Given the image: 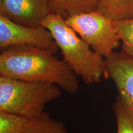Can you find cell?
I'll list each match as a JSON object with an SVG mask.
<instances>
[{
	"instance_id": "6da1fadb",
	"label": "cell",
	"mask_w": 133,
	"mask_h": 133,
	"mask_svg": "<svg viewBox=\"0 0 133 133\" xmlns=\"http://www.w3.org/2000/svg\"><path fill=\"white\" fill-rule=\"evenodd\" d=\"M36 46H13L1 51L0 76L31 82H49L70 94L79 89L78 76L64 59Z\"/></svg>"
},
{
	"instance_id": "7a4b0ae2",
	"label": "cell",
	"mask_w": 133,
	"mask_h": 133,
	"mask_svg": "<svg viewBox=\"0 0 133 133\" xmlns=\"http://www.w3.org/2000/svg\"><path fill=\"white\" fill-rule=\"evenodd\" d=\"M42 25L49 30L64 60L86 84L101 82L105 72V61L57 14H51Z\"/></svg>"
},
{
	"instance_id": "3957f363",
	"label": "cell",
	"mask_w": 133,
	"mask_h": 133,
	"mask_svg": "<svg viewBox=\"0 0 133 133\" xmlns=\"http://www.w3.org/2000/svg\"><path fill=\"white\" fill-rule=\"evenodd\" d=\"M62 95L61 88L49 82H31L0 76V112L33 117L45 112L48 103Z\"/></svg>"
},
{
	"instance_id": "277c9868",
	"label": "cell",
	"mask_w": 133,
	"mask_h": 133,
	"mask_svg": "<svg viewBox=\"0 0 133 133\" xmlns=\"http://www.w3.org/2000/svg\"><path fill=\"white\" fill-rule=\"evenodd\" d=\"M65 21L94 52L105 59L120 44L114 21L97 11L73 15Z\"/></svg>"
},
{
	"instance_id": "5b68a950",
	"label": "cell",
	"mask_w": 133,
	"mask_h": 133,
	"mask_svg": "<svg viewBox=\"0 0 133 133\" xmlns=\"http://www.w3.org/2000/svg\"><path fill=\"white\" fill-rule=\"evenodd\" d=\"M36 46L57 52L59 48L54 38L44 26L31 27L17 24L0 15V49L13 46Z\"/></svg>"
},
{
	"instance_id": "8992f818",
	"label": "cell",
	"mask_w": 133,
	"mask_h": 133,
	"mask_svg": "<svg viewBox=\"0 0 133 133\" xmlns=\"http://www.w3.org/2000/svg\"><path fill=\"white\" fill-rule=\"evenodd\" d=\"M51 14L52 0H0V15L22 25L42 26Z\"/></svg>"
},
{
	"instance_id": "52a82bcc",
	"label": "cell",
	"mask_w": 133,
	"mask_h": 133,
	"mask_svg": "<svg viewBox=\"0 0 133 133\" xmlns=\"http://www.w3.org/2000/svg\"><path fill=\"white\" fill-rule=\"evenodd\" d=\"M0 133H68L65 124L47 112L33 117L0 112Z\"/></svg>"
},
{
	"instance_id": "ba28073f",
	"label": "cell",
	"mask_w": 133,
	"mask_h": 133,
	"mask_svg": "<svg viewBox=\"0 0 133 133\" xmlns=\"http://www.w3.org/2000/svg\"><path fill=\"white\" fill-rule=\"evenodd\" d=\"M105 61V77L112 79L118 95L133 107V57L114 51Z\"/></svg>"
},
{
	"instance_id": "9c48e42d",
	"label": "cell",
	"mask_w": 133,
	"mask_h": 133,
	"mask_svg": "<svg viewBox=\"0 0 133 133\" xmlns=\"http://www.w3.org/2000/svg\"><path fill=\"white\" fill-rule=\"evenodd\" d=\"M98 12L114 22L133 18V0H98Z\"/></svg>"
},
{
	"instance_id": "30bf717a",
	"label": "cell",
	"mask_w": 133,
	"mask_h": 133,
	"mask_svg": "<svg viewBox=\"0 0 133 133\" xmlns=\"http://www.w3.org/2000/svg\"><path fill=\"white\" fill-rule=\"evenodd\" d=\"M98 0H52V14H57L65 19L83 12L96 11Z\"/></svg>"
},
{
	"instance_id": "8fae6325",
	"label": "cell",
	"mask_w": 133,
	"mask_h": 133,
	"mask_svg": "<svg viewBox=\"0 0 133 133\" xmlns=\"http://www.w3.org/2000/svg\"><path fill=\"white\" fill-rule=\"evenodd\" d=\"M117 133H133V107L120 96L116 97L114 107Z\"/></svg>"
},
{
	"instance_id": "7c38bea8",
	"label": "cell",
	"mask_w": 133,
	"mask_h": 133,
	"mask_svg": "<svg viewBox=\"0 0 133 133\" xmlns=\"http://www.w3.org/2000/svg\"><path fill=\"white\" fill-rule=\"evenodd\" d=\"M114 23L122 42V51L133 57V18Z\"/></svg>"
}]
</instances>
